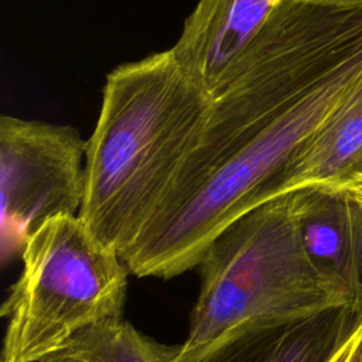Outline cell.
<instances>
[{
    "label": "cell",
    "instance_id": "1",
    "mask_svg": "<svg viewBox=\"0 0 362 362\" xmlns=\"http://www.w3.org/2000/svg\"><path fill=\"white\" fill-rule=\"evenodd\" d=\"M362 81V51L300 83L247 74L214 98L198 148L161 209L165 218L120 252L129 274L173 279L199 266L232 222L279 197L287 164Z\"/></svg>",
    "mask_w": 362,
    "mask_h": 362
},
{
    "label": "cell",
    "instance_id": "2",
    "mask_svg": "<svg viewBox=\"0 0 362 362\" xmlns=\"http://www.w3.org/2000/svg\"><path fill=\"white\" fill-rule=\"evenodd\" d=\"M214 96L171 49L122 64L106 76L85 148V195L78 216L120 252L173 194L202 141Z\"/></svg>",
    "mask_w": 362,
    "mask_h": 362
},
{
    "label": "cell",
    "instance_id": "3",
    "mask_svg": "<svg viewBox=\"0 0 362 362\" xmlns=\"http://www.w3.org/2000/svg\"><path fill=\"white\" fill-rule=\"evenodd\" d=\"M198 267L199 293L177 362L247 321L305 317L356 300L307 255L291 192L232 222L209 245Z\"/></svg>",
    "mask_w": 362,
    "mask_h": 362
},
{
    "label": "cell",
    "instance_id": "4",
    "mask_svg": "<svg viewBox=\"0 0 362 362\" xmlns=\"http://www.w3.org/2000/svg\"><path fill=\"white\" fill-rule=\"evenodd\" d=\"M21 259L20 277L1 307V362H41L82 329L123 318L129 272L78 215L42 223Z\"/></svg>",
    "mask_w": 362,
    "mask_h": 362
},
{
    "label": "cell",
    "instance_id": "5",
    "mask_svg": "<svg viewBox=\"0 0 362 362\" xmlns=\"http://www.w3.org/2000/svg\"><path fill=\"white\" fill-rule=\"evenodd\" d=\"M86 140L69 124L0 117L1 260L23 253L47 221L78 215L85 195Z\"/></svg>",
    "mask_w": 362,
    "mask_h": 362
},
{
    "label": "cell",
    "instance_id": "6",
    "mask_svg": "<svg viewBox=\"0 0 362 362\" xmlns=\"http://www.w3.org/2000/svg\"><path fill=\"white\" fill-rule=\"evenodd\" d=\"M361 325V298L305 317L256 318L182 362H329Z\"/></svg>",
    "mask_w": 362,
    "mask_h": 362
},
{
    "label": "cell",
    "instance_id": "7",
    "mask_svg": "<svg viewBox=\"0 0 362 362\" xmlns=\"http://www.w3.org/2000/svg\"><path fill=\"white\" fill-rule=\"evenodd\" d=\"M283 1L199 0L170 49L180 66L215 96Z\"/></svg>",
    "mask_w": 362,
    "mask_h": 362
},
{
    "label": "cell",
    "instance_id": "8",
    "mask_svg": "<svg viewBox=\"0 0 362 362\" xmlns=\"http://www.w3.org/2000/svg\"><path fill=\"white\" fill-rule=\"evenodd\" d=\"M290 192L307 255L317 267L341 281L359 298L362 206L322 187H304Z\"/></svg>",
    "mask_w": 362,
    "mask_h": 362
},
{
    "label": "cell",
    "instance_id": "9",
    "mask_svg": "<svg viewBox=\"0 0 362 362\" xmlns=\"http://www.w3.org/2000/svg\"><path fill=\"white\" fill-rule=\"evenodd\" d=\"M362 175V81L284 168L277 195Z\"/></svg>",
    "mask_w": 362,
    "mask_h": 362
},
{
    "label": "cell",
    "instance_id": "10",
    "mask_svg": "<svg viewBox=\"0 0 362 362\" xmlns=\"http://www.w3.org/2000/svg\"><path fill=\"white\" fill-rule=\"evenodd\" d=\"M180 345L144 335L123 318L96 322L41 362H177Z\"/></svg>",
    "mask_w": 362,
    "mask_h": 362
},
{
    "label": "cell",
    "instance_id": "11",
    "mask_svg": "<svg viewBox=\"0 0 362 362\" xmlns=\"http://www.w3.org/2000/svg\"><path fill=\"white\" fill-rule=\"evenodd\" d=\"M329 362H362V325Z\"/></svg>",
    "mask_w": 362,
    "mask_h": 362
},
{
    "label": "cell",
    "instance_id": "12",
    "mask_svg": "<svg viewBox=\"0 0 362 362\" xmlns=\"http://www.w3.org/2000/svg\"><path fill=\"white\" fill-rule=\"evenodd\" d=\"M328 189L337 191V192L345 195L346 198H349L351 201H354V202H356L362 206V175L354 177L349 181H345V182H342L339 185H335V187H331Z\"/></svg>",
    "mask_w": 362,
    "mask_h": 362
},
{
    "label": "cell",
    "instance_id": "13",
    "mask_svg": "<svg viewBox=\"0 0 362 362\" xmlns=\"http://www.w3.org/2000/svg\"><path fill=\"white\" fill-rule=\"evenodd\" d=\"M315 1H331V3H361L362 0H315Z\"/></svg>",
    "mask_w": 362,
    "mask_h": 362
},
{
    "label": "cell",
    "instance_id": "14",
    "mask_svg": "<svg viewBox=\"0 0 362 362\" xmlns=\"http://www.w3.org/2000/svg\"><path fill=\"white\" fill-rule=\"evenodd\" d=\"M359 298L362 300V287H361V293H359Z\"/></svg>",
    "mask_w": 362,
    "mask_h": 362
}]
</instances>
